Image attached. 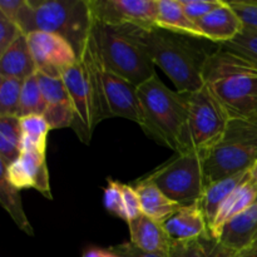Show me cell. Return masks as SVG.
<instances>
[{"label": "cell", "instance_id": "cell-1", "mask_svg": "<svg viewBox=\"0 0 257 257\" xmlns=\"http://www.w3.org/2000/svg\"><path fill=\"white\" fill-rule=\"evenodd\" d=\"M203 82L231 119L257 120V65L248 58L220 45L206 60Z\"/></svg>", "mask_w": 257, "mask_h": 257}, {"label": "cell", "instance_id": "cell-2", "mask_svg": "<svg viewBox=\"0 0 257 257\" xmlns=\"http://www.w3.org/2000/svg\"><path fill=\"white\" fill-rule=\"evenodd\" d=\"M62 78L74 108L72 128L82 142L89 143L95 125L109 118L103 99L102 59L92 33L78 62L68 68Z\"/></svg>", "mask_w": 257, "mask_h": 257}, {"label": "cell", "instance_id": "cell-3", "mask_svg": "<svg viewBox=\"0 0 257 257\" xmlns=\"http://www.w3.org/2000/svg\"><path fill=\"white\" fill-rule=\"evenodd\" d=\"M142 42L153 64L172 80L177 92L190 94L205 87L203 67L210 53L197 47L185 35L166 30H142Z\"/></svg>", "mask_w": 257, "mask_h": 257}, {"label": "cell", "instance_id": "cell-4", "mask_svg": "<svg viewBox=\"0 0 257 257\" xmlns=\"http://www.w3.org/2000/svg\"><path fill=\"white\" fill-rule=\"evenodd\" d=\"M143 110L142 130L177 155L183 152L188 120V94L171 90L157 74L138 85Z\"/></svg>", "mask_w": 257, "mask_h": 257}, {"label": "cell", "instance_id": "cell-5", "mask_svg": "<svg viewBox=\"0 0 257 257\" xmlns=\"http://www.w3.org/2000/svg\"><path fill=\"white\" fill-rule=\"evenodd\" d=\"M142 28L102 24L94 22L92 37L107 69L135 85L155 77V64L142 42Z\"/></svg>", "mask_w": 257, "mask_h": 257}, {"label": "cell", "instance_id": "cell-6", "mask_svg": "<svg viewBox=\"0 0 257 257\" xmlns=\"http://www.w3.org/2000/svg\"><path fill=\"white\" fill-rule=\"evenodd\" d=\"M257 161V120L231 119L222 140L206 156L205 183L245 173Z\"/></svg>", "mask_w": 257, "mask_h": 257}, {"label": "cell", "instance_id": "cell-7", "mask_svg": "<svg viewBox=\"0 0 257 257\" xmlns=\"http://www.w3.org/2000/svg\"><path fill=\"white\" fill-rule=\"evenodd\" d=\"M34 8V32L60 35L73 45L77 54L84 48L92 33L93 20L89 0H30Z\"/></svg>", "mask_w": 257, "mask_h": 257}, {"label": "cell", "instance_id": "cell-8", "mask_svg": "<svg viewBox=\"0 0 257 257\" xmlns=\"http://www.w3.org/2000/svg\"><path fill=\"white\" fill-rule=\"evenodd\" d=\"M231 118L210 88L188 94V120L182 153L206 156L222 140ZM181 153V155H182Z\"/></svg>", "mask_w": 257, "mask_h": 257}, {"label": "cell", "instance_id": "cell-9", "mask_svg": "<svg viewBox=\"0 0 257 257\" xmlns=\"http://www.w3.org/2000/svg\"><path fill=\"white\" fill-rule=\"evenodd\" d=\"M203 162L205 158L198 153H182L157 168L148 178L177 205H193L200 202L206 187Z\"/></svg>", "mask_w": 257, "mask_h": 257}, {"label": "cell", "instance_id": "cell-10", "mask_svg": "<svg viewBox=\"0 0 257 257\" xmlns=\"http://www.w3.org/2000/svg\"><path fill=\"white\" fill-rule=\"evenodd\" d=\"M89 8L93 20L102 24L157 28V0H89Z\"/></svg>", "mask_w": 257, "mask_h": 257}, {"label": "cell", "instance_id": "cell-11", "mask_svg": "<svg viewBox=\"0 0 257 257\" xmlns=\"http://www.w3.org/2000/svg\"><path fill=\"white\" fill-rule=\"evenodd\" d=\"M37 73L49 77H63V73L78 62L73 45L60 35L48 32H35L27 35Z\"/></svg>", "mask_w": 257, "mask_h": 257}, {"label": "cell", "instance_id": "cell-12", "mask_svg": "<svg viewBox=\"0 0 257 257\" xmlns=\"http://www.w3.org/2000/svg\"><path fill=\"white\" fill-rule=\"evenodd\" d=\"M95 44V43H94ZM102 59V58H100ZM103 99L108 117H120L137 123L143 127L142 105H141L138 87L120 75L110 72L102 62Z\"/></svg>", "mask_w": 257, "mask_h": 257}, {"label": "cell", "instance_id": "cell-13", "mask_svg": "<svg viewBox=\"0 0 257 257\" xmlns=\"http://www.w3.org/2000/svg\"><path fill=\"white\" fill-rule=\"evenodd\" d=\"M0 172L18 190L34 188L48 200H53L45 153L37 150H23L20 157L12 165L0 162Z\"/></svg>", "mask_w": 257, "mask_h": 257}, {"label": "cell", "instance_id": "cell-14", "mask_svg": "<svg viewBox=\"0 0 257 257\" xmlns=\"http://www.w3.org/2000/svg\"><path fill=\"white\" fill-rule=\"evenodd\" d=\"M201 39H207L220 45L235 39L243 30L240 17L228 2L222 0L216 9L196 22Z\"/></svg>", "mask_w": 257, "mask_h": 257}, {"label": "cell", "instance_id": "cell-15", "mask_svg": "<svg viewBox=\"0 0 257 257\" xmlns=\"http://www.w3.org/2000/svg\"><path fill=\"white\" fill-rule=\"evenodd\" d=\"M163 228L173 242L211 237L207 221L200 202L182 206L162 222Z\"/></svg>", "mask_w": 257, "mask_h": 257}, {"label": "cell", "instance_id": "cell-16", "mask_svg": "<svg viewBox=\"0 0 257 257\" xmlns=\"http://www.w3.org/2000/svg\"><path fill=\"white\" fill-rule=\"evenodd\" d=\"M257 240V201L233 217L221 230L216 242L236 253L245 250Z\"/></svg>", "mask_w": 257, "mask_h": 257}, {"label": "cell", "instance_id": "cell-17", "mask_svg": "<svg viewBox=\"0 0 257 257\" xmlns=\"http://www.w3.org/2000/svg\"><path fill=\"white\" fill-rule=\"evenodd\" d=\"M130 237L133 246L145 252L170 257L173 241L166 233L163 225L145 215L128 222Z\"/></svg>", "mask_w": 257, "mask_h": 257}, {"label": "cell", "instance_id": "cell-18", "mask_svg": "<svg viewBox=\"0 0 257 257\" xmlns=\"http://www.w3.org/2000/svg\"><path fill=\"white\" fill-rule=\"evenodd\" d=\"M257 201V185L250 180V176L237 186L235 191L223 201L221 207L218 208L215 221L210 227L211 237L217 240L221 230L227 222H230L233 217L240 215L250 206H252Z\"/></svg>", "mask_w": 257, "mask_h": 257}, {"label": "cell", "instance_id": "cell-19", "mask_svg": "<svg viewBox=\"0 0 257 257\" xmlns=\"http://www.w3.org/2000/svg\"><path fill=\"white\" fill-rule=\"evenodd\" d=\"M37 74V65L27 35L18 38L7 50L0 53V77L25 80Z\"/></svg>", "mask_w": 257, "mask_h": 257}, {"label": "cell", "instance_id": "cell-20", "mask_svg": "<svg viewBox=\"0 0 257 257\" xmlns=\"http://www.w3.org/2000/svg\"><path fill=\"white\" fill-rule=\"evenodd\" d=\"M141 201L142 215L162 223L182 206L167 197L150 178H143L135 186Z\"/></svg>", "mask_w": 257, "mask_h": 257}, {"label": "cell", "instance_id": "cell-21", "mask_svg": "<svg viewBox=\"0 0 257 257\" xmlns=\"http://www.w3.org/2000/svg\"><path fill=\"white\" fill-rule=\"evenodd\" d=\"M156 25L166 32L201 38L196 23L187 17L180 0H157Z\"/></svg>", "mask_w": 257, "mask_h": 257}, {"label": "cell", "instance_id": "cell-22", "mask_svg": "<svg viewBox=\"0 0 257 257\" xmlns=\"http://www.w3.org/2000/svg\"><path fill=\"white\" fill-rule=\"evenodd\" d=\"M248 177V171L240 175L231 176V177L223 178V180L216 181V182L206 185L203 195L200 200V205L205 213L206 221H207L208 230L215 221L218 208L223 203V201L237 188L238 185L243 182Z\"/></svg>", "mask_w": 257, "mask_h": 257}, {"label": "cell", "instance_id": "cell-23", "mask_svg": "<svg viewBox=\"0 0 257 257\" xmlns=\"http://www.w3.org/2000/svg\"><path fill=\"white\" fill-rule=\"evenodd\" d=\"M22 130L18 117H0V162L9 166L22 155Z\"/></svg>", "mask_w": 257, "mask_h": 257}, {"label": "cell", "instance_id": "cell-24", "mask_svg": "<svg viewBox=\"0 0 257 257\" xmlns=\"http://www.w3.org/2000/svg\"><path fill=\"white\" fill-rule=\"evenodd\" d=\"M0 203L4 207V210L9 213L10 217L13 218L15 225L23 232L29 236L34 235L33 226L30 225L29 220L24 212V208H23L20 190L10 185V182L7 180L3 172H0Z\"/></svg>", "mask_w": 257, "mask_h": 257}, {"label": "cell", "instance_id": "cell-25", "mask_svg": "<svg viewBox=\"0 0 257 257\" xmlns=\"http://www.w3.org/2000/svg\"><path fill=\"white\" fill-rule=\"evenodd\" d=\"M23 150H37L45 153L50 127L43 114H30L19 118Z\"/></svg>", "mask_w": 257, "mask_h": 257}, {"label": "cell", "instance_id": "cell-26", "mask_svg": "<svg viewBox=\"0 0 257 257\" xmlns=\"http://www.w3.org/2000/svg\"><path fill=\"white\" fill-rule=\"evenodd\" d=\"M0 14L15 23L25 35L34 32V8L30 0H2Z\"/></svg>", "mask_w": 257, "mask_h": 257}, {"label": "cell", "instance_id": "cell-27", "mask_svg": "<svg viewBox=\"0 0 257 257\" xmlns=\"http://www.w3.org/2000/svg\"><path fill=\"white\" fill-rule=\"evenodd\" d=\"M23 82L17 78L0 77V117L19 118Z\"/></svg>", "mask_w": 257, "mask_h": 257}, {"label": "cell", "instance_id": "cell-28", "mask_svg": "<svg viewBox=\"0 0 257 257\" xmlns=\"http://www.w3.org/2000/svg\"><path fill=\"white\" fill-rule=\"evenodd\" d=\"M45 100L40 89L38 75L34 74L23 82L20 98V117L30 114H43L45 110Z\"/></svg>", "mask_w": 257, "mask_h": 257}, {"label": "cell", "instance_id": "cell-29", "mask_svg": "<svg viewBox=\"0 0 257 257\" xmlns=\"http://www.w3.org/2000/svg\"><path fill=\"white\" fill-rule=\"evenodd\" d=\"M217 242L212 237L173 242L170 257H213Z\"/></svg>", "mask_w": 257, "mask_h": 257}, {"label": "cell", "instance_id": "cell-30", "mask_svg": "<svg viewBox=\"0 0 257 257\" xmlns=\"http://www.w3.org/2000/svg\"><path fill=\"white\" fill-rule=\"evenodd\" d=\"M37 75L45 104L53 105L58 103L72 102L62 77H49L40 73H37Z\"/></svg>", "mask_w": 257, "mask_h": 257}, {"label": "cell", "instance_id": "cell-31", "mask_svg": "<svg viewBox=\"0 0 257 257\" xmlns=\"http://www.w3.org/2000/svg\"><path fill=\"white\" fill-rule=\"evenodd\" d=\"M50 130H60V128H72L74 124L75 114L72 102L58 103V104L47 105L44 113Z\"/></svg>", "mask_w": 257, "mask_h": 257}, {"label": "cell", "instance_id": "cell-32", "mask_svg": "<svg viewBox=\"0 0 257 257\" xmlns=\"http://www.w3.org/2000/svg\"><path fill=\"white\" fill-rule=\"evenodd\" d=\"M123 183L108 178L107 186L103 193V202L105 210L112 213L115 217H119L124 221V203H123Z\"/></svg>", "mask_w": 257, "mask_h": 257}, {"label": "cell", "instance_id": "cell-33", "mask_svg": "<svg viewBox=\"0 0 257 257\" xmlns=\"http://www.w3.org/2000/svg\"><path fill=\"white\" fill-rule=\"evenodd\" d=\"M223 47L240 53L257 65V32L243 29L235 39L226 43Z\"/></svg>", "mask_w": 257, "mask_h": 257}, {"label": "cell", "instance_id": "cell-34", "mask_svg": "<svg viewBox=\"0 0 257 257\" xmlns=\"http://www.w3.org/2000/svg\"><path fill=\"white\" fill-rule=\"evenodd\" d=\"M228 4L240 17L243 24V29L257 32V0H250V2L231 0L228 2Z\"/></svg>", "mask_w": 257, "mask_h": 257}, {"label": "cell", "instance_id": "cell-35", "mask_svg": "<svg viewBox=\"0 0 257 257\" xmlns=\"http://www.w3.org/2000/svg\"><path fill=\"white\" fill-rule=\"evenodd\" d=\"M185 13L192 22H197L221 4L222 0H180Z\"/></svg>", "mask_w": 257, "mask_h": 257}, {"label": "cell", "instance_id": "cell-36", "mask_svg": "<svg viewBox=\"0 0 257 257\" xmlns=\"http://www.w3.org/2000/svg\"><path fill=\"white\" fill-rule=\"evenodd\" d=\"M122 191L123 203H124V221L128 223L142 215V208H141L140 196L135 186L123 183Z\"/></svg>", "mask_w": 257, "mask_h": 257}, {"label": "cell", "instance_id": "cell-37", "mask_svg": "<svg viewBox=\"0 0 257 257\" xmlns=\"http://www.w3.org/2000/svg\"><path fill=\"white\" fill-rule=\"evenodd\" d=\"M24 33L12 20L0 14V53L7 50Z\"/></svg>", "mask_w": 257, "mask_h": 257}, {"label": "cell", "instance_id": "cell-38", "mask_svg": "<svg viewBox=\"0 0 257 257\" xmlns=\"http://www.w3.org/2000/svg\"><path fill=\"white\" fill-rule=\"evenodd\" d=\"M109 250L113 251L114 253H117V255L120 257H168L163 255H156V253L145 252V251L140 250V248H137L136 246H133L131 242L113 246Z\"/></svg>", "mask_w": 257, "mask_h": 257}, {"label": "cell", "instance_id": "cell-39", "mask_svg": "<svg viewBox=\"0 0 257 257\" xmlns=\"http://www.w3.org/2000/svg\"><path fill=\"white\" fill-rule=\"evenodd\" d=\"M232 257H257V240L245 250L233 253Z\"/></svg>", "mask_w": 257, "mask_h": 257}, {"label": "cell", "instance_id": "cell-40", "mask_svg": "<svg viewBox=\"0 0 257 257\" xmlns=\"http://www.w3.org/2000/svg\"><path fill=\"white\" fill-rule=\"evenodd\" d=\"M105 250L103 248H97V247H90L83 253L82 257H104Z\"/></svg>", "mask_w": 257, "mask_h": 257}, {"label": "cell", "instance_id": "cell-41", "mask_svg": "<svg viewBox=\"0 0 257 257\" xmlns=\"http://www.w3.org/2000/svg\"><path fill=\"white\" fill-rule=\"evenodd\" d=\"M233 252H231V251L226 250V248H223L221 245H216V248H215V252H213V257H232Z\"/></svg>", "mask_w": 257, "mask_h": 257}, {"label": "cell", "instance_id": "cell-42", "mask_svg": "<svg viewBox=\"0 0 257 257\" xmlns=\"http://www.w3.org/2000/svg\"><path fill=\"white\" fill-rule=\"evenodd\" d=\"M248 176H250V180L257 185V161L253 163L252 167L248 170Z\"/></svg>", "mask_w": 257, "mask_h": 257}, {"label": "cell", "instance_id": "cell-43", "mask_svg": "<svg viewBox=\"0 0 257 257\" xmlns=\"http://www.w3.org/2000/svg\"><path fill=\"white\" fill-rule=\"evenodd\" d=\"M104 257H120V256H118L117 253H114V252H113V251L105 250V255H104Z\"/></svg>", "mask_w": 257, "mask_h": 257}]
</instances>
